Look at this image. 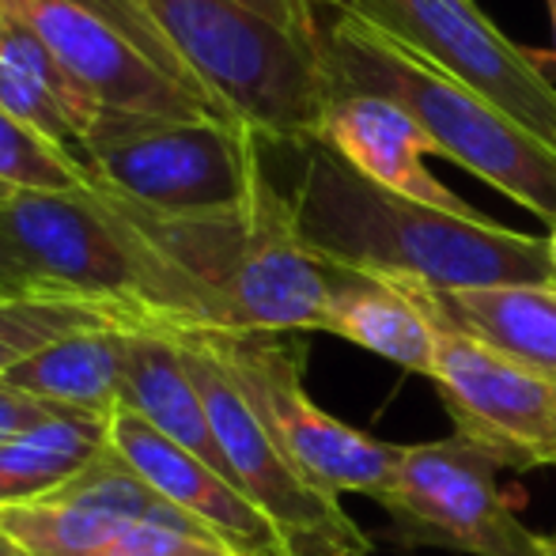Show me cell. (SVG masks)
Listing matches in <instances>:
<instances>
[{
    "label": "cell",
    "instance_id": "cell-8",
    "mask_svg": "<svg viewBox=\"0 0 556 556\" xmlns=\"http://www.w3.org/2000/svg\"><path fill=\"white\" fill-rule=\"evenodd\" d=\"M205 337L265 432L311 481H318L333 496L356 492L375 504L387 496L402 443L371 440L367 432L326 413L307 394L303 333H239L205 326Z\"/></svg>",
    "mask_w": 556,
    "mask_h": 556
},
{
    "label": "cell",
    "instance_id": "cell-30",
    "mask_svg": "<svg viewBox=\"0 0 556 556\" xmlns=\"http://www.w3.org/2000/svg\"><path fill=\"white\" fill-rule=\"evenodd\" d=\"M545 556H556V534H549V549H545Z\"/></svg>",
    "mask_w": 556,
    "mask_h": 556
},
{
    "label": "cell",
    "instance_id": "cell-27",
    "mask_svg": "<svg viewBox=\"0 0 556 556\" xmlns=\"http://www.w3.org/2000/svg\"><path fill=\"white\" fill-rule=\"evenodd\" d=\"M549 4V20H553V50H549V68H553V80H556V0H545Z\"/></svg>",
    "mask_w": 556,
    "mask_h": 556
},
{
    "label": "cell",
    "instance_id": "cell-3",
    "mask_svg": "<svg viewBox=\"0 0 556 556\" xmlns=\"http://www.w3.org/2000/svg\"><path fill=\"white\" fill-rule=\"evenodd\" d=\"M323 58L333 91L379 96L402 106L432 137L435 155L556 227V148L538 140L527 125L359 15L333 12Z\"/></svg>",
    "mask_w": 556,
    "mask_h": 556
},
{
    "label": "cell",
    "instance_id": "cell-6",
    "mask_svg": "<svg viewBox=\"0 0 556 556\" xmlns=\"http://www.w3.org/2000/svg\"><path fill=\"white\" fill-rule=\"evenodd\" d=\"M84 167L99 193L155 224L239 213L269 175L265 140L239 122L111 111L91 129Z\"/></svg>",
    "mask_w": 556,
    "mask_h": 556
},
{
    "label": "cell",
    "instance_id": "cell-22",
    "mask_svg": "<svg viewBox=\"0 0 556 556\" xmlns=\"http://www.w3.org/2000/svg\"><path fill=\"white\" fill-rule=\"evenodd\" d=\"M106 326H152V323L129 315V311L103 307V303L42 300V295L0 300V382L27 356L42 352L46 344L84 330H106Z\"/></svg>",
    "mask_w": 556,
    "mask_h": 556
},
{
    "label": "cell",
    "instance_id": "cell-9",
    "mask_svg": "<svg viewBox=\"0 0 556 556\" xmlns=\"http://www.w3.org/2000/svg\"><path fill=\"white\" fill-rule=\"evenodd\" d=\"M175 341L182 344V356L205 397L231 481L280 530L292 556H371V538L352 522L341 496L311 481L265 432L257 413L224 371L205 326H175Z\"/></svg>",
    "mask_w": 556,
    "mask_h": 556
},
{
    "label": "cell",
    "instance_id": "cell-15",
    "mask_svg": "<svg viewBox=\"0 0 556 556\" xmlns=\"http://www.w3.org/2000/svg\"><path fill=\"white\" fill-rule=\"evenodd\" d=\"M318 144L341 155L352 170L371 178L382 190H394L402 198L425 201L443 213L481 216L473 205L435 182L425 167V155H435V144L402 106L387 103L379 96H356V91H333L326 106Z\"/></svg>",
    "mask_w": 556,
    "mask_h": 556
},
{
    "label": "cell",
    "instance_id": "cell-10",
    "mask_svg": "<svg viewBox=\"0 0 556 556\" xmlns=\"http://www.w3.org/2000/svg\"><path fill=\"white\" fill-rule=\"evenodd\" d=\"M500 462L484 446L451 435L402 443L394 481L379 507L402 549L466 556H545L549 534H534L500 484Z\"/></svg>",
    "mask_w": 556,
    "mask_h": 556
},
{
    "label": "cell",
    "instance_id": "cell-29",
    "mask_svg": "<svg viewBox=\"0 0 556 556\" xmlns=\"http://www.w3.org/2000/svg\"><path fill=\"white\" fill-rule=\"evenodd\" d=\"M545 250H549V269L556 280V227H549V235H545Z\"/></svg>",
    "mask_w": 556,
    "mask_h": 556
},
{
    "label": "cell",
    "instance_id": "cell-26",
    "mask_svg": "<svg viewBox=\"0 0 556 556\" xmlns=\"http://www.w3.org/2000/svg\"><path fill=\"white\" fill-rule=\"evenodd\" d=\"M46 413H53V409L38 405L35 397H27V394H15L12 387L0 382V443H4L8 435L23 432L27 425H35V420H42Z\"/></svg>",
    "mask_w": 556,
    "mask_h": 556
},
{
    "label": "cell",
    "instance_id": "cell-18",
    "mask_svg": "<svg viewBox=\"0 0 556 556\" xmlns=\"http://www.w3.org/2000/svg\"><path fill=\"white\" fill-rule=\"evenodd\" d=\"M137 326H106L84 330L46 344L27 356L4 387L35 397L53 413H80V417L111 420L125 394V367H129V333Z\"/></svg>",
    "mask_w": 556,
    "mask_h": 556
},
{
    "label": "cell",
    "instance_id": "cell-13",
    "mask_svg": "<svg viewBox=\"0 0 556 556\" xmlns=\"http://www.w3.org/2000/svg\"><path fill=\"white\" fill-rule=\"evenodd\" d=\"M140 522L198 527L190 515L170 507L114 446H106L96 466L65 489L0 511V530L27 556H99Z\"/></svg>",
    "mask_w": 556,
    "mask_h": 556
},
{
    "label": "cell",
    "instance_id": "cell-12",
    "mask_svg": "<svg viewBox=\"0 0 556 556\" xmlns=\"http://www.w3.org/2000/svg\"><path fill=\"white\" fill-rule=\"evenodd\" d=\"M432 323L435 364L428 379L454 420V435L484 446L504 469L556 466V382L443 318L432 315Z\"/></svg>",
    "mask_w": 556,
    "mask_h": 556
},
{
    "label": "cell",
    "instance_id": "cell-17",
    "mask_svg": "<svg viewBox=\"0 0 556 556\" xmlns=\"http://www.w3.org/2000/svg\"><path fill=\"white\" fill-rule=\"evenodd\" d=\"M0 106L35 125L42 137L84 163V148L99 122V103L27 27L4 15L0 23Z\"/></svg>",
    "mask_w": 556,
    "mask_h": 556
},
{
    "label": "cell",
    "instance_id": "cell-23",
    "mask_svg": "<svg viewBox=\"0 0 556 556\" xmlns=\"http://www.w3.org/2000/svg\"><path fill=\"white\" fill-rule=\"evenodd\" d=\"M91 186L88 167L50 137L0 106V190H84Z\"/></svg>",
    "mask_w": 556,
    "mask_h": 556
},
{
    "label": "cell",
    "instance_id": "cell-11",
    "mask_svg": "<svg viewBox=\"0 0 556 556\" xmlns=\"http://www.w3.org/2000/svg\"><path fill=\"white\" fill-rule=\"evenodd\" d=\"M397 42L425 53L446 76L556 148V80L534 50L515 46L473 0H333Z\"/></svg>",
    "mask_w": 556,
    "mask_h": 556
},
{
    "label": "cell",
    "instance_id": "cell-1",
    "mask_svg": "<svg viewBox=\"0 0 556 556\" xmlns=\"http://www.w3.org/2000/svg\"><path fill=\"white\" fill-rule=\"evenodd\" d=\"M295 152H303V175L288 193L295 224L303 242L337 269L432 292L553 285L549 250L538 235L382 190L318 140Z\"/></svg>",
    "mask_w": 556,
    "mask_h": 556
},
{
    "label": "cell",
    "instance_id": "cell-31",
    "mask_svg": "<svg viewBox=\"0 0 556 556\" xmlns=\"http://www.w3.org/2000/svg\"><path fill=\"white\" fill-rule=\"evenodd\" d=\"M0 23H4V8H0Z\"/></svg>",
    "mask_w": 556,
    "mask_h": 556
},
{
    "label": "cell",
    "instance_id": "cell-14",
    "mask_svg": "<svg viewBox=\"0 0 556 556\" xmlns=\"http://www.w3.org/2000/svg\"><path fill=\"white\" fill-rule=\"evenodd\" d=\"M111 446L182 515L205 527L235 556H292L280 530L213 466L163 440L144 417L117 405L111 417Z\"/></svg>",
    "mask_w": 556,
    "mask_h": 556
},
{
    "label": "cell",
    "instance_id": "cell-19",
    "mask_svg": "<svg viewBox=\"0 0 556 556\" xmlns=\"http://www.w3.org/2000/svg\"><path fill=\"white\" fill-rule=\"evenodd\" d=\"M330 269L333 285L323 333L359 344V349L428 379L435 364V323L425 303L397 280L367 277V273L337 269V265Z\"/></svg>",
    "mask_w": 556,
    "mask_h": 556
},
{
    "label": "cell",
    "instance_id": "cell-4",
    "mask_svg": "<svg viewBox=\"0 0 556 556\" xmlns=\"http://www.w3.org/2000/svg\"><path fill=\"white\" fill-rule=\"evenodd\" d=\"M144 224L205 292L213 330L323 333L333 269L303 242L292 198L269 175L220 220Z\"/></svg>",
    "mask_w": 556,
    "mask_h": 556
},
{
    "label": "cell",
    "instance_id": "cell-7",
    "mask_svg": "<svg viewBox=\"0 0 556 556\" xmlns=\"http://www.w3.org/2000/svg\"><path fill=\"white\" fill-rule=\"evenodd\" d=\"M84 84L99 111L235 122L140 0H0Z\"/></svg>",
    "mask_w": 556,
    "mask_h": 556
},
{
    "label": "cell",
    "instance_id": "cell-24",
    "mask_svg": "<svg viewBox=\"0 0 556 556\" xmlns=\"http://www.w3.org/2000/svg\"><path fill=\"white\" fill-rule=\"evenodd\" d=\"M99 556H235L224 542L198 527H167V522H140L122 534Z\"/></svg>",
    "mask_w": 556,
    "mask_h": 556
},
{
    "label": "cell",
    "instance_id": "cell-16",
    "mask_svg": "<svg viewBox=\"0 0 556 556\" xmlns=\"http://www.w3.org/2000/svg\"><path fill=\"white\" fill-rule=\"evenodd\" d=\"M122 405L144 417L163 440L182 446L186 454H193L198 462L213 466L216 473L231 481L220 440H216L213 420H208L205 397H201L198 379L186 364L182 344L175 341V326L152 323L137 326L129 333V367H125Z\"/></svg>",
    "mask_w": 556,
    "mask_h": 556
},
{
    "label": "cell",
    "instance_id": "cell-2",
    "mask_svg": "<svg viewBox=\"0 0 556 556\" xmlns=\"http://www.w3.org/2000/svg\"><path fill=\"white\" fill-rule=\"evenodd\" d=\"M80 300L148 323L208 326L213 311L193 277L148 224L96 186L0 190V300Z\"/></svg>",
    "mask_w": 556,
    "mask_h": 556
},
{
    "label": "cell",
    "instance_id": "cell-28",
    "mask_svg": "<svg viewBox=\"0 0 556 556\" xmlns=\"http://www.w3.org/2000/svg\"><path fill=\"white\" fill-rule=\"evenodd\" d=\"M0 556H27V553H23L20 545H15L12 538L4 534V530H0Z\"/></svg>",
    "mask_w": 556,
    "mask_h": 556
},
{
    "label": "cell",
    "instance_id": "cell-20",
    "mask_svg": "<svg viewBox=\"0 0 556 556\" xmlns=\"http://www.w3.org/2000/svg\"><path fill=\"white\" fill-rule=\"evenodd\" d=\"M405 288H413V295L446 326L477 337L489 349L556 382V280L553 285L466 288V292H432L417 285Z\"/></svg>",
    "mask_w": 556,
    "mask_h": 556
},
{
    "label": "cell",
    "instance_id": "cell-25",
    "mask_svg": "<svg viewBox=\"0 0 556 556\" xmlns=\"http://www.w3.org/2000/svg\"><path fill=\"white\" fill-rule=\"evenodd\" d=\"M235 4L265 15V20L292 30V35H300L303 42H311V46H326L323 12H337L333 0H235Z\"/></svg>",
    "mask_w": 556,
    "mask_h": 556
},
{
    "label": "cell",
    "instance_id": "cell-5",
    "mask_svg": "<svg viewBox=\"0 0 556 556\" xmlns=\"http://www.w3.org/2000/svg\"><path fill=\"white\" fill-rule=\"evenodd\" d=\"M178 58L239 125L277 148L315 144L333 99L323 46L235 0H140Z\"/></svg>",
    "mask_w": 556,
    "mask_h": 556
},
{
    "label": "cell",
    "instance_id": "cell-21",
    "mask_svg": "<svg viewBox=\"0 0 556 556\" xmlns=\"http://www.w3.org/2000/svg\"><path fill=\"white\" fill-rule=\"evenodd\" d=\"M111 446V420L80 413H46L0 443V511L35 504L96 466Z\"/></svg>",
    "mask_w": 556,
    "mask_h": 556
}]
</instances>
